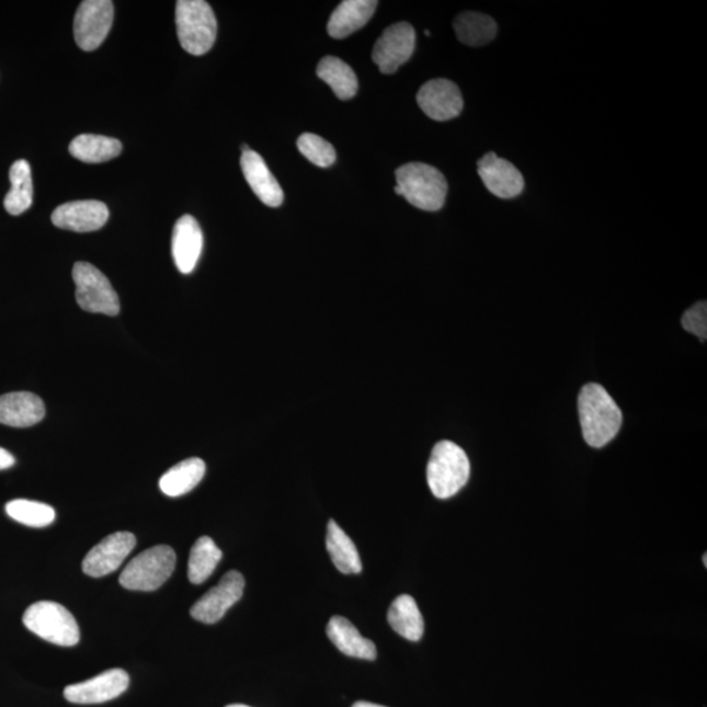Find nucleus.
Instances as JSON below:
<instances>
[{"label": "nucleus", "instance_id": "1", "mask_svg": "<svg viewBox=\"0 0 707 707\" xmlns=\"http://www.w3.org/2000/svg\"><path fill=\"white\" fill-rule=\"evenodd\" d=\"M578 409L584 441L591 447L607 446L622 429V409L601 384H585L578 397Z\"/></svg>", "mask_w": 707, "mask_h": 707}, {"label": "nucleus", "instance_id": "2", "mask_svg": "<svg viewBox=\"0 0 707 707\" xmlns=\"http://www.w3.org/2000/svg\"><path fill=\"white\" fill-rule=\"evenodd\" d=\"M396 194L406 197L410 205L424 212H437L446 202L448 184L435 167L409 163L396 171Z\"/></svg>", "mask_w": 707, "mask_h": 707}, {"label": "nucleus", "instance_id": "3", "mask_svg": "<svg viewBox=\"0 0 707 707\" xmlns=\"http://www.w3.org/2000/svg\"><path fill=\"white\" fill-rule=\"evenodd\" d=\"M470 476V463L466 451L454 442L435 444L427 464V483L436 498L448 500L466 487Z\"/></svg>", "mask_w": 707, "mask_h": 707}, {"label": "nucleus", "instance_id": "4", "mask_svg": "<svg viewBox=\"0 0 707 707\" xmlns=\"http://www.w3.org/2000/svg\"><path fill=\"white\" fill-rule=\"evenodd\" d=\"M176 26L181 46L193 56H204L217 39V18L204 0H179Z\"/></svg>", "mask_w": 707, "mask_h": 707}, {"label": "nucleus", "instance_id": "5", "mask_svg": "<svg viewBox=\"0 0 707 707\" xmlns=\"http://www.w3.org/2000/svg\"><path fill=\"white\" fill-rule=\"evenodd\" d=\"M176 568V554L168 545H157L134 557L121 572L119 583L130 591L150 592L161 588Z\"/></svg>", "mask_w": 707, "mask_h": 707}, {"label": "nucleus", "instance_id": "6", "mask_svg": "<svg viewBox=\"0 0 707 707\" xmlns=\"http://www.w3.org/2000/svg\"><path fill=\"white\" fill-rule=\"evenodd\" d=\"M23 623L26 629L53 645L72 648L80 641L76 617L64 605L54 602H38L25 611Z\"/></svg>", "mask_w": 707, "mask_h": 707}, {"label": "nucleus", "instance_id": "7", "mask_svg": "<svg viewBox=\"0 0 707 707\" xmlns=\"http://www.w3.org/2000/svg\"><path fill=\"white\" fill-rule=\"evenodd\" d=\"M72 278L77 285V303L84 311L106 316L119 313L118 295L98 267L89 262H77L72 269Z\"/></svg>", "mask_w": 707, "mask_h": 707}, {"label": "nucleus", "instance_id": "8", "mask_svg": "<svg viewBox=\"0 0 707 707\" xmlns=\"http://www.w3.org/2000/svg\"><path fill=\"white\" fill-rule=\"evenodd\" d=\"M114 16L113 2L110 0H85L79 5L73 22V35L80 49H98L111 32Z\"/></svg>", "mask_w": 707, "mask_h": 707}, {"label": "nucleus", "instance_id": "9", "mask_svg": "<svg viewBox=\"0 0 707 707\" xmlns=\"http://www.w3.org/2000/svg\"><path fill=\"white\" fill-rule=\"evenodd\" d=\"M246 581L239 571H228L218 585L206 592L191 609L194 619L204 624H215L225 617L244 594Z\"/></svg>", "mask_w": 707, "mask_h": 707}, {"label": "nucleus", "instance_id": "10", "mask_svg": "<svg viewBox=\"0 0 707 707\" xmlns=\"http://www.w3.org/2000/svg\"><path fill=\"white\" fill-rule=\"evenodd\" d=\"M415 49V31L409 23L388 26L377 39L373 60L383 73H394L407 64Z\"/></svg>", "mask_w": 707, "mask_h": 707}, {"label": "nucleus", "instance_id": "11", "mask_svg": "<svg viewBox=\"0 0 707 707\" xmlns=\"http://www.w3.org/2000/svg\"><path fill=\"white\" fill-rule=\"evenodd\" d=\"M130 677L119 669L107 670L83 683L66 686L65 698L71 704L96 705L112 702L129 688Z\"/></svg>", "mask_w": 707, "mask_h": 707}, {"label": "nucleus", "instance_id": "12", "mask_svg": "<svg viewBox=\"0 0 707 707\" xmlns=\"http://www.w3.org/2000/svg\"><path fill=\"white\" fill-rule=\"evenodd\" d=\"M137 538L130 532H116L93 547L83 560L84 574L101 578L118 570L136 548Z\"/></svg>", "mask_w": 707, "mask_h": 707}, {"label": "nucleus", "instance_id": "13", "mask_svg": "<svg viewBox=\"0 0 707 707\" xmlns=\"http://www.w3.org/2000/svg\"><path fill=\"white\" fill-rule=\"evenodd\" d=\"M417 103L434 121L456 118L464 107L459 87L448 79H433L424 83L417 94Z\"/></svg>", "mask_w": 707, "mask_h": 707}, {"label": "nucleus", "instance_id": "14", "mask_svg": "<svg viewBox=\"0 0 707 707\" xmlns=\"http://www.w3.org/2000/svg\"><path fill=\"white\" fill-rule=\"evenodd\" d=\"M478 174L484 186L498 198L511 199L524 191V178L517 168L506 159L489 152L478 160Z\"/></svg>", "mask_w": 707, "mask_h": 707}, {"label": "nucleus", "instance_id": "15", "mask_svg": "<svg viewBox=\"0 0 707 707\" xmlns=\"http://www.w3.org/2000/svg\"><path fill=\"white\" fill-rule=\"evenodd\" d=\"M110 210L100 201H76L60 205L52 215L53 225L72 232H92L103 228Z\"/></svg>", "mask_w": 707, "mask_h": 707}, {"label": "nucleus", "instance_id": "16", "mask_svg": "<svg viewBox=\"0 0 707 707\" xmlns=\"http://www.w3.org/2000/svg\"><path fill=\"white\" fill-rule=\"evenodd\" d=\"M204 248V233H202L197 219L192 215L181 217L173 228L172 255L174 264L183 274H191L201 258Z\"/></svg>", "mask_w": 707, "mask_h": 707}, {"label": "nucleus", "instance_id": "17", "mask_svg": "<svg viewBox=\"0 0 707 707\" xmlns=\"http://www.w3.org/2000/svg\"><path fill=\"white\" fill-rule=\"evenodd\" d=\"M44 417V401L35 394L11 392L0 396V423L5 426H35Z\"/></svg>", "mask_w": 707, "mask_h": 707}, {"label": "nucleus", "instance_id": "18", "mask_svg": "<svg viewBox=\"0 0 707 707\" xmlns=\"http://www.w3.org/2000/svg\"><path fill=\"white\" fill-rule=\"evenodd\" d=\"M240 164L247 183L266 206L278 207L283 204L282 187L258 152H242Z\"/></svg>", "mask_w": 707, "mask_h": 707}, {"label": "nucleus", "instance_id": "19", "mask_svg": "<svg viewBox=\"0 0 707 707\" xmlns=\"http://www.w3.org/2000/svg\"><path fill=\"white\" fill-rule=\"evenodd\" d=\"M327 635L342 654L352 658L375 660L376 646L368 638L361 635L360 630L347 618L333 616L327 626Z\"/></svg>", "mask_w": 707, "mask_h": 707}, {"label": "nucleus", "instance_id": "20", "mask_svg": "<svg viewBox=\"0 0 707 707\" xmlns=\"http://www.w3.org/2000/svg\"><path fill=\"white\" fill-rule=\"evenodd\" d=\"M375 0H345L329 19L328 33L333 38H346L368 23L376 11Z\"/></svg>", "mask_w": 707, "mask_h": 707}, {"label": "nucleus", "instance_id": "21", "mask_svg": "<svg viewBox=\"0 0 707 707\" xmlns=\"http://www.w3.org/2000/svg\"><path fill=\"white\" fill-rule=\"evenodd\" d=\"M388 623L397 635L408 641L419 642L423 636L424 623L419 604L410 595H400L390 604Z\"/></svg>", "mask_w": 707, "mask_h": 707}, {"label": "nucleus", "instance_id": "22", "mask_svg": "<svg viewBox=\"0 0 707 707\" xmlns=\"http://www.w3.org/2000/svg\"><path fill=\"white\" fill-rule=\"evenodd\" d=\"M206 474V464L198 457H191L178 464L161 476L160 490L168 497L176 498L187 494L202 481Z\"/></svg>", "mask_w": 707, "mask_h": 707}, {"label": "nucleus", "instance_id": "23", "mask_svg": "<svg viewBox=\"0 0 707 707\" xmlns=\"http://www.w3.org/2000/svg\"><path fill=\"white\" fill-rule=\"evenodd\" d=\"M327 549L330 560L342 574H360L362 561L358 549L346 532L334 521L328 523Z\"/></svg>", "mask_w": 707, "mask_h": 707}, {"label": "nucleus", "instance_id": "24", "mask_svg": "<svg viewBox=\"0 0 707 707\" xmlns=\"http://www.w3.org/2000/svg\"><path fill=\"white\" fill-rule=\"evenodd\" d=\"M70 153L83 163H105L117 158L123 151V145L118 139L94 136V134H82L71 141Z\"/></svg>", "mask_w": 707, "mask_h": 707}, {"label": "nucleus", "instance_id": "25", "mask_svg": "<svg viewBox=\"0 0 707 707\" xmlns=\"http://www.w3.org/2000/svg\"><path fill=\"white\" fill-rule=\"evenodd\" d=\"M316 72L340 100L353 99L358 92V79L354 70L340 58L332 56L322 58Z\"/></svg>", "mask_w": 707, "mask_h": 707}, {"label": "nucleus", "instance_id": "26", "mask_svg": "<svg viewBox=\"0 0 707 707\" xmlns=\"http://www.w3.org/2000/svg\"><path fill=\"white\" fill-rule=\"evenodd\" d=\"M457 38L464 45L483 46L493 42L498 26L493 18L480 12H463L455 19Z\"/></svg>", "mask_w": 707, "mask_h": 707}, {"label": "nucleus", "instance_id": "27", "mask_svg": "<svg viewBox=\"0 0 707 707\" xmlns=\"http://www.w3.org/2000/svg\"><path fill=\"white\" fill-rule=\"evenodd\" d=\"M11 191L5 195L4 207L11 215L28 210L33 202L31 166L26 160H18L10 170Z\"/></svg>", "mask_w": 707, "mask_h": 707}, {"label": "nucleus", "instance_id": "28", "mask_svg": "<svg viewBox=\"0 0 707 707\" xmlns=\"http://www.w3.org/2000/svg\"><path fill=\"white\" fill-rule=\"evenodd\" d=\"M224 557L213 538L199 537L193 545L191 557H189L187 577L193 584H202L207 581L217 569Z\"/></svg>", "mask_w": 707, "mask_h": 707}, {"label": "nucleus", "instance_id": "29", "mask_svg": "<svg viewBox=\"0 0 707 707\" xmlns=\"http://www.w3.org/2000/svg\"><path fill=\"white\" fill-rule=\"evenodd\" d=\"M5 513L13 521L32 528H44L56 521V511L49 504L28 500H13L7 503Z\"/></svg>", "mask_w": 707, "mask_h": 707}, {"label": "nucleus", "instance_id": "30", "mask_svg": "<svg viewBox=\"0 0 707 707\" xmlns=\"http://www.w3.org/2000/svg\"><path fill=\"white\" fill-rule=\"evenodd\" d=\"M298 148L315 166L327 168L334 164V147L316 134H303L298 139Z\"/></svg>", "mask_w": 707, "mask_h": 707}, {"label": "nucleus", "instance_id": "31", "mask_svg": "<svg viewBox=\"0 0 707 707\" xmlns=\"http://www.w3.org/2000/svg\"><path fill=\"white\" fill-rule=\"evenodd\" d=\"M682 324L689 333L696 334L705 341L707 337L706 301H698L697 305L689 308L682 318Z\"/></svg>", "mask_w": 707, "mask_h": 707}, {"label": "nucleus", "instance_id": "32", "mask_svg": "<svg viewBox=\"0 0 707 707\" xmlns=\"http://www.w3.org/2000/svg\"><path fill=\"white\" fill-rule=\"evenodd\" d=\"M15 457L9 451L0 447V470L9 469L15 466Z\"/></svg>", "mask_w": 707, "mask_h": 707}, {"label": "nucleus", "instance_id": "33", "mask_svg": "<svg viewBox=\"0 0 707 707\" xmlns=\"http://www.w3.org/2000/svg\"><path fill=\"white\" fill-rule=\"evenodd\" d=\"M353 707H386V706L376 705V704L366 703V702H360V703H355Z\"/></svg>", "mask_w": 707, "mask_h": 707}, {"label": "nucleus", "instance_id": "34", "mask_svg": "<svg viewBox=\"0 0 707 707\" xmlns=\"http://www.w3.org/2000/svg\"><path fill=\"white\" fill-rule=\"evenodd\" d=\"M227 707H251V706L236 704V705H230V706H227Z\"/></svg>", "mask_w": 707, "mask_h": 707}]
</instances>
